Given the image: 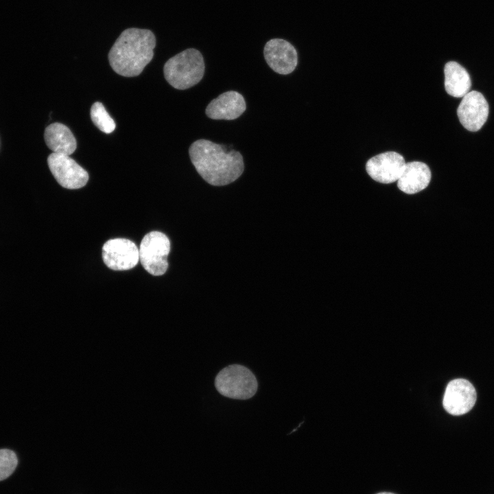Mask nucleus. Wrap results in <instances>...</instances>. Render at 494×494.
<instances>
[{"label":"nucleus","mask_w":494,"mask_h":494,"mask_svg":"<svg viewBox=\"0 0 494 494\" xmlns=\"http://www.w3.org/2000/svg\"><path fill=\"white\" fill-rule=\"evenodd\" d=\"M191 161L197 172L209 184L228 185L243 173L244 163L242 154L235 150L226 152L224 145L207 139H198L189 148Z\"/></svg>","instance_id":"nucleus-1"},{"label":"nucleus","mask_w":494,"mask_h":494,"mask_svg":"<svg viewBox=\"0 0 494 494\" xmlns=\"http://www.w3.org/2000/svg\"><path fill=\"white\" fill-rule=\"evenodd\" d=\"M156 38L146 29L128 28L123 31L108 53L109 64L117 74L139 75L154 56Z\"/></svg>","instance_id":"nucleus-2"},{"label":"nucleus","mask_w":494,"mask_h":494,"mask_svg":"<svg viewBox=\"0 0 494 494\" xmlns=\"http://www.w3.org/2000/svg\"><path fill=\"white\" fill-rule=\"evenodd\" d=\"M204 69L201 52L189 48L170 58L164 65L163 73L172 86L185 90L195 86L202 79Z\"/></svg>","instance_id":"nucleus-3"},{"label":"nucleus","mask_w":494,"mask_h":494,"mask_svg":"<svg viewBox=\"0 0 494 494\" xmlns=\"http://www.w3.org/2000/svg\"><path fill=\"white\" fill-rule=\"evenodd\" d=\"M214 384L221 395L239 400L252 398L258 388L254 373L240 364H231L222 368L216 375Z\"/></svg>","instance_id":"nucleus-4"},{"label":"nucleus","mask_w":494,"mask_h":494,"mask_svg":"<svg viewBox=\"0 0 494 494\" xmlns=\"http://www.w3.org/2000/svg\"><path fill=\"white\" fill-rule=\"evenodd\" d=\"M170 241L163 233L151 231L141 240L139 248V260L144 269L154 276L163 275L168 268L167 256Z\"/></svg>","instance_id":"nucleus-5"},{"label":"nucleus","mask_w":494,"mask_h":494,"mask_svg":"<svg viewBox=\"0 0 494 494\" xmlns=\"http://www.w3.org/2000/svg\"><path fill=\"white\" fill-rule=\"evenodd\" d=\"M49 168L62 187L80 189L89 180L88 172L68 155L51 153L47 158Z\"/></svg>","instance_id":"nucleus-6"},{"label":"nucleus","mask_w":494,"mask_h":494,"mask_svg":"<svg viewBox=\"0 0 494 494\" xmlns=\"http://www.w3.org/2000/svg\"><path fill=\"white\" fill-rule=\"evenodd\" d=\"M102 259L111 270L121 271L133 268L139 261V248L126 238L108 240L102 247Z\"/></svg>","instance_id":"nucleus-7"},{"label":"nucleus","mask_w":494,"mask_h":494,"mask_svg":"<svg viewBox=\"0 0 494 494\" xmlns=\"http://www.w3.org/2000/svg\"><path fill=\"white\" fill-rule=\"evenodd\" d=\"M263 56L268 65L281 75L291 73L298 64V54L291 43L283 38H272L266 42Z\"/></svg>","instance_id":"nucleus-8"},{"label":"nucleus","mask_w":494,"mask_h":494,"mask_svg":"<svg viewBox=\"0 0 494 494\" xmlns=\"http://www.w3.org/2000/svg\"><path fill=\"white\" fill-rule=\"evenodd\" d=\"M476 397V391L471 383L464 379H456L447 384L443 405L448 413L459 416L472 409Z\"/></svg>","instance_id":"nucleus-9"},{"label":"nucleus","mask_w":494,"mask_h":494,"mask_svg":"<svg viewBox=\"0 0 494 494\" xmlns=\"http://www.w3.org/2000/svg\"><path fill=\"white\" fill-rule=\"evenodd\" d=\"M489 104L482 93L476 91L467 93L457 108L460 124L471 132L479 130L489 115Z\"/></svg>","instance_id":"nucleus-10"},{"label":"nucleus","mask_w":494,"mask_h":494,"mask_svg":"<svg viewBox=\"0 0 494 494\" xmlns=\"http://www.w3.org/2000/svg\"><path fill=\"white\" fill-rule=\"evenodd\" d=\"M402 155L395 152H386L370 158L366 170L375 181L388 184L397 181L405 165Z\"/></svg>","instance_id":"nucleus-11"},{"label":"nucleus","mask_w":494,"mask_h":494,"mask_svg":"<svg viewBox=\"0 0 494 494\" xmlns=\"http://www.w3.org/2000/svg\"><path fill=\"white\" fill-rule=\"evenodd\" d=\"M246 109L244 97L235 91L220 94L207 105L206 115L212 119L233 120L240 117Z\"/></svg>","instance_id":"nucleus-12"},{"label":"nucleus","mask_w":494,"mask_h":494,"mask_svg":"<svg viewBox=\"0 0 494 494\" xmlns=\"http://www.w3.org/2000/svg\"><path fill=\"white\" fill-rule=\"evenodd\" d=\"M431 180L429 167L420 161L405 163L401 176L397 180V187L403 192L414 194L425 189Z\"/></svg>","instance_id":"nucleus-13"},{"label":"nucleus","mask_w":494,"mask_h":494,"mask_svg":"<svg viewBox=\"0 0 494 494\" xmlns=\"http://www.w3.org/2000/svg\"><path fill=\"white\" fill-rule=\"evenodd\" d=\"M44 139L47 147L54 153L71 155L77 148L76 139L64 124L55 122L46 127Z\"/></svg>","instance_id":"nucleus-14"},{"label":"nucleus","mask_w":494,"mask_h":494,"mask_svg":"<svg viewBox=\"0 0 494 494\" xmlns=\"http://www.w3.org/2000/svg\"><path fill=\"white\" fill-rule=\"evenodd\" d=\"M445 89L455 97H462L469 92L471 86L470 75L467 70L455 61L447 62L444 67Z\"/></svg>","instance_id":"nucleus-15"},{"label":"nucleus","mask_w":494,"mask_h":494,"mask_svg":"<svg viewBox=\"0 0 494 494\" xmlns=\"http://www.w3.org/2000/svg\"><path fill=\"white\" fill-rule=\"evenodd\" d=\"M90 115L93 123L102 132L109 134L115 130L116 127L115 121L101 102H96L93 104Z\"/></svg>","instance_id":"nucleus-16"},{"label":"nucleus","mask_w":494,"mask_h":494,"mask_svg":"<svg viewBox=\"0 0 494 494\" xmlns=\"http://www.w3.org/2000/svg\"><path fill=\"white\" fill-rule=\"evenodd\" d=\"M18 464L16 454L10 449H0V481L8 478Z\"/></svg>","instance_id":"nucleus-17"},{"label":"nucleus","mask_w":494,"mask_h":494,"mask_svg":"<svg viewBox=\"0 0 494 494\" xmlns=\"http://www.w3.org/2000/svg\"><path fill=\"white\" fill-rule=\"evenodd\" d=\"M377 494H394V493L384 492V493H377Z\"/></svg>","instance_id":"nucleus-18"}]
</instances>
